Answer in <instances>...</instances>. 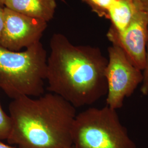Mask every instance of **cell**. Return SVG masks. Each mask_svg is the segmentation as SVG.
Instances as JSON below:
<instances>
[{
	"label": "cell",
	"instance_id": "6da1fadb",
	"mask_svg": "<svg viewBox=\"0 0 148 148\" xmlns=\"http://www.w3.org/2000/svg\"><path fill=\"white\" fill-rule=\"evenodd\" d=\"M46 80L47 90L75 108L92 105L107 95L108 59L100 48L74 45L63 34L50 40Z\"/></svg>",
	"mask_w": 148,
	"mask_h": 148
},
{
	"label": "cell",
	"instance_id": "7a4b0ae2",
	"mask_svg": "<svg viewBox=\"0 0 148 148\" xmlns=\"http://www.w3.org/2000/svg\"><path fill=\"white\" fill-rule=\"evenodd\" d=\"M12 129L7 142L19 148H65L73 145L76 108L49 92L22 97L9 105Z\"/></svg>",
	"mask_w": 148,
	"mask_h": 148
},
{
	"label": "cell",
	"instance_id": "3957f363",
	"mask_svg": "<svg viewBox=\"0 0 148 148\" xmlns=\"http://www.w3.org/2000/svg\"><path fill=\"white\" fill-rule=\"evenodd\" d=\"M47 57L41 42L23 51H12L0 46V88L12 99L42 95Z\"/></svg>",
	"mask_w": 148,
	"mask_h": 148
},
{
	"label": "cell",
	"instance_id": "277c9868",
	"mask_svg": "<svg viewBox=\"0 0 148 148\" xmlns=\"http://www.w3.org/2000/svg\"><path fill=\"white\" fill-rule=\"evenodd\" d=\"M72 139L77 148H137L116 110L90 108L76 115Z\"/></svg>",
	"mask_w": 148,
	"mask_h": 148
},
{
	"label": "cell",
	"instance_id": "5b68a950",
	"mask_svg": "<svg viewBox=\"0 0 148 148\" xmlns=\"http://www.w3.org/2000/svg\"><path fill=\"white\" fill-rule=\"evenodd\" d=\"M106 77L108 85L106 106L117 110L123 106L143 81V73L136 67L120 48L112 45L108 48Z\"/></svg>",
	"mask_w": 148,
	"mask_h": 148
},
{
	"label": "cell",
	"instance_id": "8992f818",
	"mask_svg": "<svg viewBox=\"0 0 148 148\" xmlns=\"http://www.w3.org/2000/svg\"><path fill=\"white\" fill-rule=\"evenodd\" d=\"M47 23L13 11L5 7L4 24L0 46L20 51L40 42Z\"/></svg>",
	"mask_w": 148,
	"mask_h": 148
},
{
	"label": "cell",
	"instance_id": "52a82bcc",
	"mask_svg": "<svg viewBox=\"0 0 148 148\" xmlns=\"http://www.w3.org/2000/svg\"><path fill=\"white\" fill-rule=\"evenodd\" d=\"M106 36L112 45L120 48L131 63L143 71L148 39V16L138 7L132 21L121 32L109 29Z\"/></svg>",
	"mask_w": 148,
	"mask_h": 148
},
{
	"label": "cell",
	"instance_id": "ba28073f",
	"mask_svg": "<svg viewBox=\"0 0 148 148\" xmlns=\"http://www.w3.org/2000/svg\"><path fill=\"white\" fill-rule=\"evenodd\" d=\"M5 7L48 23L55 14L56 0H6Z\"/></svg>",
	"mask_w": 148,
	"mask_h": 148
},
{
	"label": "cell",
	"instance_id": "9c48e42d",
	"mask_svg": "<svg viewBox=\"0 0 148 148\" xmlns=\"http://www.w3.org/2000/svg\"><path fill=\"white\" fill-rule=\"evenodd\" d=\"M137 9L134 0H115L108 11V19L111 23L109 29L116 33L123 32L132 21Z\"/></svg>",
	"mask_w": 148,
	"mask_h": 148
},
{
	"label": "cell",
	"instance_id": "30bf717a",
	"mask_svg": "<svg viewBox=\"0 0 148 148\" xmlns=\"http://www.w3.org/2000/svg\"><path fill=\"white\" fill-rule=\"evenodd\" d=\"M101 18L108 19L109 9L115 0H82Z\"/></svg>",
	"mask_w": 148,
	"mask_h": 148
},
{
	"label": "cell",
	"instance_id": "8fae6325",
	"mask_svg": "<svg viewBox=\"0 0 148 148\" xmlns=\"http://www.w3.org/2000/svg\"><path fill=\"white\" fill-rule=\"evenodd\" d=\"M11 117L3 110L0 103V140H7L11 132Z\"/></svg>",
	"mask_w": 148,
	"mask_h": 148
},
{
	"label": "cell",
	"instance_id": "7c38bea8",
	"mask_svg": "<svg viewBox=\"0 0 148 148\" xmlns=\"http://www.w3.org/2000/svg\"><path fill=\"white\" fill-rule=\"evenodd\" d=\"M143 72V81L140 87V91L143 95H147L148 94V39L147 45V53L146 59L144 68Z\"/></svg>",
	"mask_w": 148,
	"mask_h": 148
},
{
	"label": "cell",
	"instance_id": "4fadbf2b",
	"mask_svg": "<svg viewBox=\"0 0 148 148\" xmlns=\"http://www.w3.org/2000/svg\"><path fill=\"white\" fill-rule=\"evenodd\" d=\"M136 5L148 16V0H134Z\"/></svg>",
	"mask_w": 148,
	"mask_h": 148
},
{
	"label": "cell",
	"instance_id": "5bb4252c",
	"mask_svg": "<svg viewBox=\"0 0 148 148\" xmlns=\"http://www.w3.org/2000/svg\"><path fill=\"white\" fill-rule=\"evenodd\" d=\"M5 18V7L0 5V37L2 32Z\"/></svg>",
	"mask_w": 148,
	"mask_h": 148
},
{
	"label": "cell",
	"instance_id": "9a60e30c",
	"mask_svg": "<svg viewBox=\"0 0 148 148\" xmlns=\"http://www.w3.org/2000/svg\"><path fill=\"white\" fill-rule=\"evenodd\" d=\"M0 148H16L15 147H13L11 145H7L5 143H3L2 142L1 140H0Z\"/></svg>",
	"mask_w": 148,
	"mask_h": 148
},
{
	"label": "cell",
	"instance_id": "2e32d148",
	"mask_svg": "<svg viewBox=\"0 0 148 148\" xmlns=\"http://www.w3.org/2000/svg\"><path fill=\"white\" fill-rule=\"evenodd\" d=\"M5 1H6V0H0V5H1V6L5 5Z\"/></svg>",
	"mask_w": 148,
	"mask_h": 148
},
{
	"label": "cell",
	"instance_id": "e0dca14e",
	"mask_svg": "<svg viewBox=\"0 0 148 148\" xmlns=\"http://www.w3.org/2000/svg\"><path fill=\"white\" fill-rule=\"evenodd\" d=\"M77 148L76 147H75L74 145H72V146H70V147H67V148Z\"/></svg>",
	"mask_w": 148,
	"mask_h": 148
}]
</instances>
